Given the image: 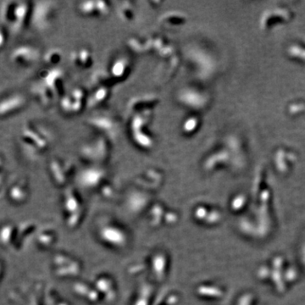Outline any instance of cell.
Returning a JSON list of instances; mask_svg holds the SVG:
<instances>
[{"label":"cell","mask_w":305,"mask_h":305,"mask_svg":"<svg viewBox=\"0 0 305 305\" xmlns=\"http://www.w3.org/2000/svg\"><path fill=\"white\" fill-rule=\"evenodd\" d=\"M28 6L27 3H18L15 6H8L6 9V19L11 23L13 29L19 30L27 19Z\"/></svg>","instance_id":"cell-1"},{"label":"cell","mask_w":305,"mask_h":305,"mask_svg":"<svg viewBox=\"0 0 305 305\" xmlns=\"http://www.w3.org/2000/svg\"><path fill=\"white\" fill-rule=\"evenodd\" d=\"M39 52L37 48L29 45H22L17 47L11 53L13 62L21 65H29L39 59Z\"/></svg>","instance_id":"cell-2"},{"label":"cell","mask_w":305,"mask_h":305,"mask_svg":"<svg viewBox=\"0 0 305 305\" xmlns=\"http://www.w3.org/2000/svg\"><path fill=\"white\" fill-rule=\"evenodd\" d=\"M110 10L108 6V3L106 2H88L81 3L79 5V11L82 15H95V16H101V15H107Z\"/></svg>","instance_id":"cell-3"},{"label":"cell","mask_w":305,"mask_h":305,"mask_svg":"<svg viewBox=\"0 0 305 305\" xmlns=\"http://www.w3.org/2000/svg\"><path fill=\"white\" fill-rule=\"evenodd\" d=\"M24 98L19 94L7 97L1 102V116H5V115H9L18 111L24 105Z\"/></svg>","instance_id":"cell-4"},{"label":"cell","mask_w":305,"mask_h":305,"mask_svg":"<svg viewBox=\"0 0 305 305\" xmlns=\"http://www.w3.org/2000/svg\"><path fill=\"white\" fill-rule=\"evenodd\" d=\"M43 5H44V3H40L39 6H36V10H35V13H36L35 23L39 27V29L44 28V27L46 26L44 17H45V19H48L49 21V16H50V6L47 8V6H43Z\"/></svg>","instance_id":"cell-5"},{"label":"cell","mask_w":305,"mask_h":305,"mask_svg":"<svg viewBox=\"0 0 305 305\" xmlns=\"http://www.w3.org/2000/svg\"><path fill=\"white\" fill-rule=\"evenodd\" d=\"M128 60L122 58L116 60L111 66V75L116 78H122L128 73Z\"/></svg>","instance_id":"cell-6"},{"label":"cell","mask_w":305,"mask_h":305,"mask_svg":"<svg viewBox=\"0 0 305 305\" xmlns=\"http://www.w3.org/2000/svg\"><path fill=\"white\" fill-rule=\"evenodd\" d=\"M101 171H99L98 169H87V171H85L82 173V179L87 185L94 184V183H96L97 180L101 176Z\"/></svg>","instance_id":"cell-7"},{"label":"cell","mask_w":305,"mask_h":305,"mask_svg":"<svg viewBox=\"0 0 305 305\" xmlns=\"http://www.w3.org/2000/svg\"><path fill=\"white\" fill-rule=\"evenodd\" d=\"M91 123L97 128H102V130H104L105 132H110L113 128V123L107 118L101 117L96 118V119L94 118L91 120Z\"/></svg>","instance_id":"cell-8"},{"label":"cell","mask_w":305,"mask_h":305,"mask_svg":"<svg viewBox=\"0 0 305 305\" xmlns=\"http://www.w3.org/2000/svg\"><path fill=\"white\" fill-rule=\"evenodd\" d=\"M196 125V120L192 119V118H190V119H188V120L184 123L183 130H184V132H187V133L192 132V131L194 130V129H193V125Z\"/></svg>","instance_id":"cell-9"},{"label":"cell","mask_w":305,"mask_h":305,"mask_svg":"<svg viewBox=\"0 0 305 305\" xmlns=\"http://www.w3.org/2000/svg\"><path fill=\"white\" fill-rule=\"evenodd\" d=\"M106 94H107V93H106L104 89H100V90L97 92L96 94H94V101H103L104 97L106 96Z\"/></svg>","instance_id":"cell-10"}]
</instances>
